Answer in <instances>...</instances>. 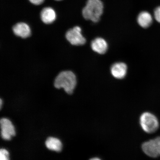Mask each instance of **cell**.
I'll return each instance as SVG.
<instances>
[{
    "mask_svg": "<svg viewBox=\"0 0 160 160\" xmlns=\"http://www.w3.org/2000/svg\"><path fill=\"white\" fill-rule=\"evenodd\" d=\"M77 83V78L73 72L64 71L56 78L54 86L57 89L63 88L66 92L70 95L73 93Z\"/></svg>",
    "mask_w": 160,
    "mask_h": 160,
    "instance_id": "1",
    "label": "cell"
},
{
    "mask_svg": "<svg viewBox=\"0 0 160 160\" xmlns=\"http://www.w3.org/2000/svg\"><path fill=\"white\" fill-rule=\"evenodd\" d=\"M103 10V5L101 0H88L82 13L85 19L96 23L99 21Z\"/></svg>",
    "mask_w": 160,
    "mask_h": 160,
    "instance_id": "2",
    "label": "cell"
},
{
    "mask_svg": "<svg viewBox=\"0 0 160 160\" xmlns=\"http://www.w3.org/2000/svg\"><path fill=\"white\" fill-rule=\"evenodd\" d=\"M139 122L142 128L148 133H152L157 131L159 123L155 116L149 112H145L140 117Z\"/></svg>",
    "mask_w": 160,
    "mask_h": 160,
    "instance_id": "3",
    "label": "cell"
},
{
    "mask_svg": "<svg viewBox=\"0 0 160 160\" xmlns=\"http://www.w3.org/2000/svg\"><path fill=\"white\" fill-rule=\"evenodd\" d=\"M81 28L78 26L73 27L67 32L66 38L72 45H82L86 43V40L82 34Z\"/></svg>",
    "mask_w": 160,
    "mask_h": 160,
    "instance_id": "4",
    "label": "cell"
},
{
    "mask_svg": "<svg viewBox=\"0 0 160 160\" xmlns=\"http://www.w3.org/2000/svg\"><path fill=\"white\" fill-rule=\"evenodd\" d=\"M1 137L3 139L10 140L15 135V128L11 122L7 118H2L0 121Z\"/></svg>",
    "mask_w": 160,
    "mask_h": 160,
    "instance_id": "5",
    "label": "cell"
},
{
    "mask_svg": "<svg viewBox=\"0 0 160 160\" xmlns=\"http://www.w3.org/2000/svg\"><path fill=\"white\" fill-rule=\"evenodd\" d=\"M142 148L144 153L150 157L155 158L160 155L158 145L155 138L144 142Z\"/></svg>",
    "mask_w": 160,
    "mask_h": 160,
    "instance_id": "6",
    "label": "cell"
},
{
    "mask_svg": "<svg viewBox=\"0 0 160 160\" xmlns=\"http://www.w3.org/2000/svg\"><path fill=\"white\" fill-rule=\"evenodd\" d=\"M111 71L112 75L115 78L122 79L127 75V67L125 63H116L112 66Z\"/></svg>",
    "mask_w": 160,
    "mask_h": 160,
    "instance_id": "7",
    "label": "cell"
},
{
    "mask_svg": "<svg viewBox=\"0 0 160 160\" xmlns=\"http://www.w3.org/2000/svg\"><path fill=\"white\" fill-rule=\"evenodd\" d=\"M13 31L15 34L23 38H26L31 35V30L27 24L20 22L13 26Z\"/></svg>",
    "mask_w": 160,
    "mask_h": 160,
    "instance_id": "8",
    "label": "cell"
},
{
    "mask_svg": "<svg viewBox=\"0 0 160 160\" xmlns=\"http://www.w3.org/2000/svg\"><path fill=\"white\" fill-rule=\"evenodd\" d=\"M91 47L92 49L96 52L100 54H103L107 51L108 45L104 39L98 38L92 42Z\"/></svg>",
    "mask_w": 160,
    "mask_h": 160,
    "instance_id": "9",
    "label": "cell"
},
{
    "mask_svg": "<svg viewBox=\"0 0 160 160\" xmlns=\"http://www.w3.org/2000/svg\"><path fill=\"white\" fill-rule=\"evenodd\" d=\"M41 17L44 23L49 24L52 23L57 17L55 10L51 7H46L41 12Z\"/></svg>",
    "mask_w": 160,
    "mask_h": 160,
    "instance_id": "10",
    "label": "cell"
},
{
    "mask_svg": "<svg viewBox=\"0 0 160 160\" xmlns=\"http://www.w3.org/2000/svg\"><path fill=\"white\" fill-rule=\"evenodd\" d=\"M137 21L141 27L146 28L150 27L152 22V17L148 12L143 11L139 14Z\"/></svg>",
    "mask_w": 160,
    "mask_h": 160,
    "instance_id": "11",
    "label": "cell"
},
{
    "mask_svg": "<svg viewBox=\"0 0 160 160\" xmlns=\"http://www.w3.org/2000/svg\"><path fill=\"white\" fill-rule=\"evenodd\" d=\"M46 147L49 150L60 152L62 149V144L59 139L53 137H49L45 142Z\"/></svg>",
    "mask_w": 160,
    "mask_h": 160,
    "instance_id": "12",
    "label": "cell"
},
{
    "mask_svg": "<svg viewBox=\"0 0 160 160\" xmlns=\"http://www.w3.org/2000/svg\"><path fill=\"white\" fill-rule=\"evenodd\" d=\"M9 153L7 150L2 149L0 150V159L7 160L9 159Z\"/></svg>",
    "mask_w": 160,
    "mask_h": 160,
    "instance_id": "13",
    "label": "cell"
},
{
    "mask_svg": "<svg viewBox=\"0 0 160 160\" xmlns=\"http://www.w3.org/2000/svg\"><path fill=\"white\" fill-rule=\"evenodd\" d=\"M154 16L156 20L160 23V7H157L155 9Z\"/></svg>",
    "mask_w": 160,
    "mask_h": 160,
    "instance_id": "14",
    "label": "cell"
},
{
    "mask_svg": "<svg viewBox=\"0 0 160 160\" xmlns=\"http://www.w3.org/2000/svg\"><path fill=\"white\" fill-rule=\"evenodd\" d=\"M45 0H29V1L33 4L37 5L41 4Z\"/></svg>",
    "mask_w": 160,
    "mask_h": 160,
    "instance_id": "15",
    "label": "cell"
},
{
    "mask_svg": "<svg viewBox=\"0 0 160 160\" xmlns=\"http://www.w3.org/2000/svg\"><path fill=\"white\" fill-rule=\"evenodd\" d=\"M155 139L157 142L158 145L159 153L160 155V137L156 138Z\"/></svg>",
    "mask_w": 160,
    "mask_h": 160,
    "instance_id": "16",
    "label": "cell"
},
{
    "mask_svg": "<svg viewBox=\"0 0 160 160\" xmlns=\"http://www.w3.org/2000/svg\"><path fill=\"white\" fill-rule=\"evenodd\" d=\"M0 102H1V108L2 107V100L1 99V100H0Z\"/></svg>",
    "mask_w": 160,
    "mask_h": 160,
    "instance_id": "17",
    "label": "cell"
},
{
    "mask_svg": "<svg viewBox=\"0 0 160 160\" xmlns=\"http://www.w3.org/2000/svg\"><path fill=\"white\" fill-rule=\"evenodd\" d=\"M55 1H62V0H55Z\"/></svg>",
    "mask_w": 160,
    "mask_h": 160,
    "instance_id": "18",
    "label": "cell"
}]
</instances>
